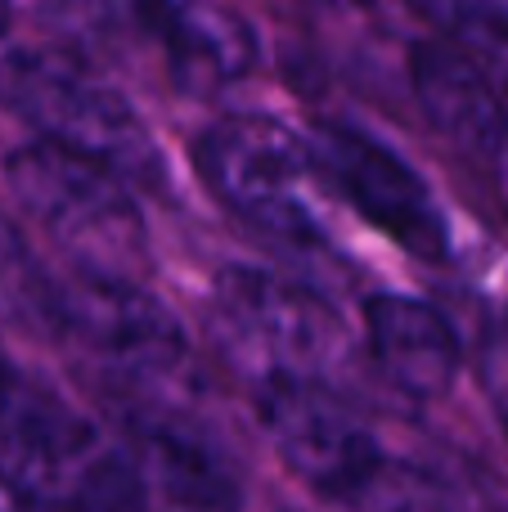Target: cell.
Returning <instances> with one entry per match:
<instances>
[{"mask_svg":"<svg viewBox=\"0 0 508 512\" xmlns=\"http://www.w3.org/2000/svg\"><path fill=\"white\" fill-rule=\"evenodd\" d=\"M9 9H27L54 32H90L104 14V0H9Z\"/></svg>","mask_w":508,"mask_h":512,"instance_id":"2e32d148","label":"cell"},{"mask_svg":"<svg viewBox=\"0 0 508 512\" xmlns=\"http://www.w3.org/2000/svg\"><path fill=\"white\" fill-rule=\"evenodd\" d=\"M311 153L320 180L369 230L410 252L414 261H446L450 256V221L437 203V189L419 176L414 162L342 122L315 126Z\"/></svg>","mask_w":508,"mask_h":512,"instance_id":"ba28073f","label":"cell"},{"mask_svg":"<svg viewBox=\"0 0 508 512\" xmlns=\"http://www.w3.org/2000/svg\"><path fill=\"white\" fill-rule=\"evenodd\" d=\"M0 108L32 126L36 140L77 149L126 180H162V153L149 122L81 54L59 45L0 54Z\"/></svg>","mask_w":508,"mask_h":512,"instance_id":"3957f363","label":"cell"},{"mask_svg":"<svg viewBox=\"0 0 508 512\" xmlns=\"http://www.w3.org/2000/svg\"><path fill=\"white\" fill-rule=\"evenodd\" d=\"M0 369H9V355L5 351H0Z\"/></svg>","mask_w":508,"mask_h":512,"instance_id":"ac0fdd59","label":"cell"},{"mask_svg":"<svg viewBox=\"0 0 508 512\" xmlns=\"http://www.w3.org/2000/svg\"><path fill=\"white\" fill-rule=\"evenodd\" d=\"M50 333L131 387H162L189 369L185 328L140 279H63Z\"/></svg>","mask_w":508,"mask_h":512,"instance_id":"8992f818","label":"cell"},{"mask_svg":"<svg viewBox=\"0 0 508 512\" xmlns=\"http://www.w3.org/2000/svg\"><path fill=\"white\" fill-rule=\"evenodd\" d=\"M410 90L419 113L450 149L473 158L477 167H495L504 158L508 108L491 77L468 54V45L446 41V36L419 41L410 50Z\"/></svg>","mask_w":508,"mask_h":512,"instance_id":"8fae6325","label":"cell"},{"mask_svg":"<svg viewBox=\"0 0 508 512\" xmlns=\"http://www.w3.org/2000/svg\"><path fill=\"white\" fill-rule=\"evenodd\" d=\"M59 292L63 279H54L41 265V256L32 252V243L23 239V230L9 216H0V297L9 301V310H18L32 328L50 333Z\"/></svg>","mask_w":508,"mask_h":512,"instance_id":"4fadbf2b","label":"cell"},{"mask_svg":"<svg viewBox=\"0 0 508 512\" xmlns=\"http://www.w3.org/2000/svg\"><path fill=\"white\" fill-rule=\"evenodd\" d=\"M212 319L257 378H329L351 351L347 324L320 292L261 265L216 274Z\"/></svg>","mask_w":508,"mask_h":512,"instance_id":"5b68a950","label":"cell"},{"mask_svg":"<svg viewBox=\"0 0 508 512\" xmlns=\"http://www.w3.org/2000/svg\"><path fill=\"white\" fill-rule=\"evenodd\" d=\"M365 346L378 373L419 405L450 396L464 369L455 324L410 292H374L365 301Z\"/></svg>","mask_w":508,"mask_h":512,"instance_id":"7c38bea8","label":"cell"},{"mask_svg":"<svg viewBox=\"0 0 508 512\" xmlns=\"http://www.w3.org/2000/svg\"><path fill=\"white\" fill-rule=\"evenodd\" d=\"M135 18L189 95L239 86L261 63V36L225 0H140Z\"/></svg>","mask_w":508,"mask_h":512,"instance_id":"30bf717a","label":"cell"},{"mask_svg":"<svg viewBox=\"0 0 508 512\" xmlns=\"http://www.w3.org/2000/svg\"><path fill=\"white\" fill-rule=\"evenodd\" d=\"M194 171L216 203L248 230L288 248L324 243V221L315 212L320 167L311 135H297L261 113L221 117L194 140Z\"/></svg>","mask_w":508,"mask_h":512,"instance_id":"277c9868","label":"cell"},{"mask_svg":"<svg viewBox=\"0 0 508 512\" xmlns=\"http://www.w3.org/2000/svg\"><path fill=\"white\" fill-rule=\"evenodd\" d=\"M257 423L279 463L329 504H351L387 463L374 427L324 378H261Z\"/></svg>","mask_w":508,"mask_h":512,"instance_id":"52a82bcc","label":"cell"},{"mask_svg":"<svg viewBox=\"0 0 508 512\" xmlns=\"http://www.w3.org/2000/svg\"><path fill=\"white\" fill-rule=\"evenodd\" d=\"M315 5H338V0H315Z\"/></svg>","mask_w":508,"mask_h":512,"instance_id":"d6986e66","label":"cell"},{"mask_svg":"<svg viewBox=\"0 0 508 512\" xmlns=\"http://www.w3.org/2000/svg\"><path fill=\"white\" fill-rule=\"evenodd\" d=\"M347 508H356V512H464L459 495L446 481H437L432 472L414 468V463H392V459L369 477V486Z\"/></svg>","mask_w":508,"mask_h":512,"instance_id":"5bb4252c","label":"cell"},{"mask_svg":"<svg viewBox=\"0 0 508 512\" xmlns=\"http://www.w3.org/2000/svg\"><path fill=\"white\" fill-rule=\"evenodd\" d=\"M122 450L144 512H243L248 504L234 450L185 409H135Z\"/></svg>","mask_w":508,"mask_h":512,"instance_id":"9c48e42d","label":"cell"},{"mask_svg":"<svg viewBox=\"0 0 508 512\" xmlns=\"http://www.w3.org/2000/svg\"><path fill=\"white\" fill-rule=\"evenodd\" d=\"M5 185L18 212L45 234L50 248L68 256L77 274H149V225L122 171L63 144L32 140L5 158Z\"/></svg>","mask_w":508,"mask_h":512,"instance_id":"7a4b0ae2","label":"cell"},{"mask_svg":"<svg viewBox=\"0 0 508 512\" xmlns=\"http://www.w3.org/2000/svg\"><path fill=\"white\" fill-rule=\"evenodd\" d=\"M9 14H14V9H9V0H0V32L9 27Z\"/></svg>","mask_w":508,"mask_h":512,"instance_id":"e0dca14e","label":"cell"},{"mask_svg":"<svg viewBox=\"0 0 508 512\" xmlns=\"http://www.w3.org/2000/svg\"><path fill=\"white\" fill-rule=\"evenodd\" d=\"M432 32L468 50H504L508 45V0H410Z\"/></svg>","mask_w":508,"mask_h":512,"instance_id":"9a60e30c","label":"cell"},{"mask_svg":"<svg viewBox=\"0 0 508 512\" xmlns=\"http://www.w3.org/2000/svg\"><path fill=\"white\" fill-rule=\"evenodd\" d=\"M0 486L36 512H144L122 445L14 364L0 369Z\"/></svg>","mask_w":508,"mask_h":512,"instance_id":"6da1fadb","label":"cell"}]
</instances>
